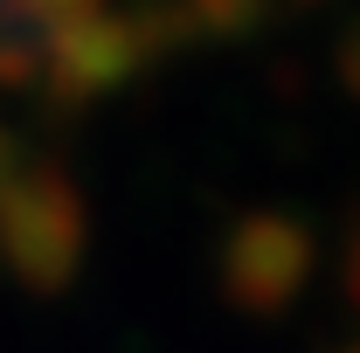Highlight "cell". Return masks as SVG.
<instances>
[{
  "label": "cell",
  "mask_w": 360,
  "mask_h": 353,
  "mask_svg": "<svg viewBox=\"0 0 360 353\" xmlns=\"http://www.w3.org/2000/svg\"><path fill=\"white\" fill-rule=\"evenodd\" d=\"M84 250H90V208L63 167H28L0 194V270L21 291H35V298L70 291L84 270Z\"/></svg>",
  "instance_id": "1"
},
{
  "label": "cell",
  "mask_w": 360,
  "mask_h": 353,
  "mask_svg": "<svg viewBox=\"0 0 360 353\" xmlns=\"http://www.w3.org/2000/svg\"><path fill=\"white\" fill-rule=\"evenodd\" d=\"M146 35H139L132 14H84L70 28H56L42 42V90L56 111H84L104 90H118L132 70H146Z\"/></svg>",
  "instance_id": "2"
},
{
  "label": "cell",
  "mask_w": 360,
  "mask_h": 353,
  "mask_svg": "<svg viewBox=\"0 0 360 353\" xmlns=\"http://www.w3.org/2000/svg\"><path fill=\"white\" fill-rule=\"evenodd\" d=\"M291 277H298V236L291 229L257 222V229L236 236V250H229V291L243 305H277L291 291Z\"/></svg>",
  "instance_id": "3"
},
{
  "label": "cell",
  "mask_w": 360,
  "mask_h": 353,
  "mask_svg": "<svg viewBox=\"0 0 360 353\" xmlns=\"http://www.w3.org/2000/svg\"><path fill=\"white\" fill-rule=\"evenodd\" d=\"M0 14H7V28H70V21H84L97 14V0H0Z\"/></svg>",
  "instance_id": "4"
},
{
  "label": "cell",
  "mask_w": 360,
  "mask_h": 353,
  "mask_svg": "<svg viewBox=\"0 0 360 353\" xmlns=\"http://www.w3.org/2000/svg\"><path fill=\"white\" fill-rule=\"evenodd\" d=\"M28 167H35V160H28V146H21V132H14V125H0V194H7L14 180L28 174Z\"/></svg>",
  "instance_id": "5"
}]
</instances>
